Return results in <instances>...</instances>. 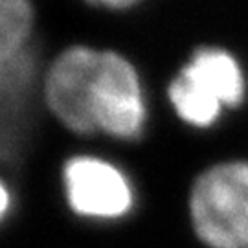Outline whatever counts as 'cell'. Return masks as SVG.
Wrapping results in <instances>:
<instances>
[{
    "instance_id": "obj_1",
    "label": "cell",
    "mask_w": 248,
    "mask_h": 248,
    "mask_svg": "<svg viewBox=\"0 0 248 248\" xmlns=\"http://www.w3.org/2000/svg\"><path fill=\"white\" fill-rule=\"evenodd\" d=\"M197 235L210 248H248V162L213 166L189 201Z\"/></svg>"
},
{
    "instance_id": "obj_2",
    "label": "cell",
    "mask_w": 248,
    "mask_h": 248,
    "mask_svg": "<svg viewBox=\"0 0 248 248\" xmlns=\"http://www.w3.org/2000/svg\"><path fill=\"white\" fill-rule=\"evenodd\" d=\"M85 108L92 131L133 140L145 122L142 90L133 64L116 52H98L85 87Z\"/></svg>"
},
{
    "instance_id": "obj_3",
    "label": "cell",
    "mask_w": 248,
    "mask_h": 248,
    "mask_svg": "<svg viewBox=\"0 0 248 248\" xmlns=\"http://www.w3.org/2000/svg\"><path fill=\"white\" fill-rule=\"evenodd\" d=\"M64 186L72 210L85 217L116 219L133 206V189L127 178L101 158L76 156L68 160Z\"/></svg>"
},
{
    "instance_id": "obj_4",
    "label": "cell",
    "mask_w": 248,
    "mask_h": 248,
    "mask_svg": "<svg viewBox=\"0 0 248 248\" xmlns=\"http://www.w3.org/2000/svg\"><path fill=\"white\" fill-rule=\"evenodd\" d=\"M96 53L85 46L68 48L53 61L46 78L48 107L70 131L79 134L92 133L85 110V85Z\"/></svg>"
},
{
    "instance_id": "obj_5",
    "label": "cell",
    "mask_w": 248,
    "mask_h": 248,
    "mask_svg": "<svg viewBox=\"0 0 248 248\" xmlns=\"http://www.w3.org/2000/svg\"><path fill=\"white\" fill-rule=\"evenodd\" d=\"M199 79L206 83L222 105L235 107L245 98V79L237 61L217 48H201L186 64Z\"/></svg>"
},
{
    "instance_id": "obj_6",
    "label": "cell",
    "mask_w": 248,
    "mask_h": 248,
    "mask_svg": "<svg viewBox=\"0 0 248 248\" xmlns=\"http://www.w3.org/2000/svg\"><path fill=\"white\" fill-rule=\"evenodd\" d=\"M168 92L171 105L187 124L195 127H208L219 118L222 101L186 66L173 78Z\"/></svg>"
},
{
    "instance_id": "obj_7",
    "label": "cell",
    "mask_w": 248,
    "mask_h": 248,
    "mask_svg": "<svg viewBox=\"0 0 248 248\" xmlns=\"http://www.w3.org/2000/svg\"><path fill=\"white\" fill-rule=\"evenodd\" d=\"M31 30V6L28 0H0V61L17 59Z\"/></svg>"
},
{
    "instance_id": "obj_8",
    "label": "cell",
    "mask_w": 248,
    "mask_h": 248,
    "mask_svg": "<svg viewBox=\"0 0 248 248\" xmlns=\"http://www.w3.org/2000/svg\"><path fill=\"white\" fill-rule=\"evenodd\" d=\"M90 4H96V6H103V8H112V9H122L129 8L136 4L138 0H87Z\"/></svg>"
},
{
    "instance_id": "obj_9",
    "label": "cell",
    "mask_w": 248,
    "mask_h": 248,
    "mask_svg": "<svg viewBox=\"0 0 248 248\" xmlns=\"http://www.w3.org/2000/svg\"><path fill=\"white\" fill-rule=\"evenodd\" d=\"M8 201H9L8 189L2 187V213H6V210H8Z\"/></svg>"
}]
</instances>
